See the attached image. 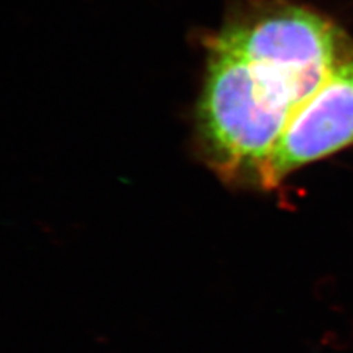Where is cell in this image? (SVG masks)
Instances as JSON below:
<instances>
[{
  "label": "cell",
  "instance_id": "2",
  "mask_svg": "<svg viewBox=\"0 0 353 353\" xmlns=\"http://www.w3.org/2000/svg\"><path fill=\"white\" fill-rule=\"evenodd\" d=\"M353 146V48L299 108L275 145L262 190H275L301 168Z\"/></svg>",
  "mask_w": 353,
  "mask_h": 353
},
{
  "label": "cell",
  "instance_id": "1",
  "mask_svg": "<svg viewBox=\"0 0 353 353\" xmlns=\"http://www.w3.org/2000/svg\"><path fill=\"white\" fill-rule=\"evenodd\" d=\"M352 48L336 19L301 0H240L206 40L199 130L219 176L262 190L287 124Z\"/></svg>",
  "mask_w": 353,
  "mask_h": 353
}]
</instances>
